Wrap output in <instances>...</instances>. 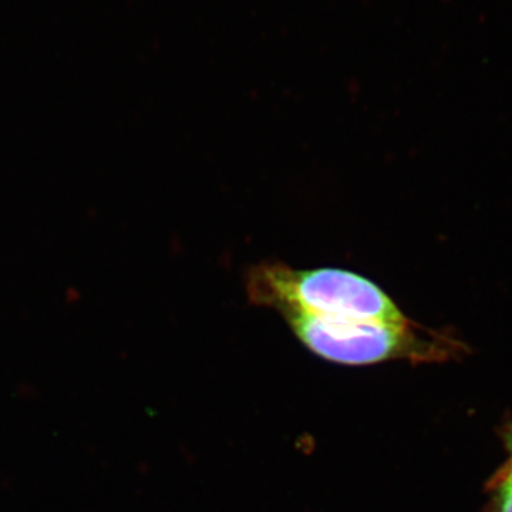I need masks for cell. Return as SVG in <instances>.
<instances>
[{
	"label": "cell",
	"instance_id": "cell-1",
	"mask_svg": "<svg viewBox=\"0 0 512 512\" xmlns=\"http://www.w3.org/2000/svg\"><path fill=\"white\" fill-rule=\"evenodd\" d=\"M245 289L252 305L279 315L299 312L336 322L412 325L379 285L346 269H295L282 262H261L245 274Z\"/></svg>",
	"mask_w": 512,
	"mask_h": 512
},
{
	"label": "cell",
	"instance_id": "cell-2",
	"mask_svg": "<svg viewBox=\"0 0 512 512\" xmlns=\"http://www.w3.org/2000/svg\"><path fill=\"white\" fill-rule=\"evenodd\" d=\"M299 342L338 365L366 366L396 359L430 360L446 355L443 340L423 338L414 325L336 322L288 312L281 315Z\"/></svg>",
	"mask_w": 512,
	"mask_h": 512
},
{
	"label": "cell",
	"instance_id": "cell-3",
	"mask_svg": "<svg viewBox=\"0 0 512 512\" xmlns=\"http://www.w3.org/2000/svg\"><path fill=\"white\" fill-rule=\"evenodd\" d=\"M498 494H500L498 495V504H500L498 512H512V466L501 483Z\"/></svg>",
	"mask_w": 512,
	"mask_h": 512
}]
</instances>
